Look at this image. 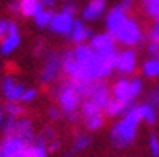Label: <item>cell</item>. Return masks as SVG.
Returning <instances> with one entry per match:
<instances>
[{
  "label": "cell",
  "instance_id": "23",
  "mask_svg": "<svg viewBox=\"0 0 159 157\" xmlns=\"http://www.w3.org/2000/svg\"><path fill=\"white\" fill-rule=\"evenodd\" d=\"M27 157H48V148L38 143H32L27 146Z\"/></svg>",
  "mask_w": 159,
  "mask_h": 157
},
{
  "label": "cell",
  "instance_id": "24",
  "mask_svg": "<svg viewBox=\"0 0 159 157\" xmlns=\"http://www.w3.org/2000/svg\"><path fill=\"white\" fill-rule=\"evenodd\" d=\"M88 145H90V137H87V135H77V137H76V140H74L73 149L70 151V155H71V154H76V152L84 151L85 148H88Z\"/></svg>",
  "mask_w": 159,
  "mask_h": 157
},
{
  "label": "cell",
  "instance_id": "6",
  "mask_svg": "<svg viewBox=\"0 0 159 157\" xmlns=\"http://www.w3.org/2000/svg\"><path fill=\"white\" fill-rule=\"evenodd\" d=\"M60 69H61V58H60L55 52H49V54L46 55L43 71H41V83H43V85L52 83V82L58 77Z\"/></svg>",
  "mask_w": 159,
  "mask_h": 157
},
{
  "label": "cell",
  "instance_id": "32",
  "mask_svg": "<svg viewBox=\"0 0 159 157\" xmlns=\"http://www.w3.org/2000/svg\"><path fill=\"white\" fill-rule=\"evenodd\" d=\"M150 42H159V25H154L148 33Z\"/></svg>",
  "mask_w": 159,
  "mask_h": 157
},
{
  "label": "cell",
  "instance_id": "39",
  "mask_svg": "<svg viewBox=\"0 0 159 157\" xmlns=\"http://www.w3.org/2000/svg\"><path fill=\"white\" fill-rule=\"evenodd\" d=\"M3 115H5V111H3L2 108H0V126L3 124Z\"/></svg>",
  "mask_w": 159,
  "mask_h": 157
},
{
  "label": "cell",
  "instance_id": "19",
  "mask_svg": "<svg viewBox=\"0 0 159 157\" xmlns=\"http://www.w3.org/2000/svg\"><path fill=\"white\" fill-rule=\"evenodd\" d=\"M52 17H54V13L51 11V10H41L33 19H35V24L38 25V27H49V24H51V20H52Z\"/></svg>",
  "mask_w": 159,
  "mask_h": 157
},
{
  "label": "cell",
  "instance_id": "27",
  "mask_svg": "<svg viewBox=\"0 0 159 157\" xmlns=\"http://www.w3.org/2000/svg\"><path fill=\"white\" fill-rule=\"evenodd\" d=\"M148 102L147 104H150L151 107H159V88H156V89H151V91L148 93Z\"/></svg>",
  "mask_w": 159,
  "mask_h": 157
},
{
  "label": "cell",
  "instance_id": "1",
  "mask_svg": "<svg viewBox=\"0 0 159 157\" xmlns=\"http://www.w3.org/2000/svg\"><path fill=\"white\" fill-rule=\"evenodd\" d=\"M142 116L139 111V105H131V108L125 113V118L121 121H118L113 129L110 130V140L112 143L118 146V148H125L129 146L137 133V126L140 123Z\"/></svg>",
  "mask_w": 159,
  "mask_h": 157
},
{
  "label": "cell",
  "instance_id": "10",
  "mask_svg": "<svg viewBox=\"0 0 159 157\" xmlns=\"http://www.w3.org/2000/svg\"><path fill=\"white\" fill-rule=\"evenodd\" d=\"M24 89H25L24 85L16 82L10 76L5 77L3 82H2V93H3V96H5V99L8 102H17V101H20L22 94H24Z\"/></svg>",
  "mask_w": 159,
  "mask_h": 157
},
{
  "label": "cell",
  "instance_id": "38",
  "mask_svg": "<svg viewBox=\"0 0 159 157\" xmlns=\"http://www.w3.org/2000/svg\"><path fill=\"white\" fill-rule=\"evenodd\" d=\"M131 2H132V0H121V8L125 10V11H128L129 10V7H131Z\"/></svg>",
  "mask_w": 159,
  "mask_h": 157
},
{
  "label": "cell",
  "instance_id": "26",
  "mask_svg": "<svg viewBox=\"0 0 159 157\" xmlns=\"http://www.w3.org/2000/svg\"><path fill=\"white\" fill-rule=\"evenodd\" d=\"M142 80L140 79H132L131 80V96H132V99H135L139 94H140V91H142Z\"/></svg>",
  "mask_w": 159,
  "mask_h": 157
},
{
  "label": "cell",
  "instance_id": "20",
  "mask_svg": "<svg viewBox=\"0 0 159 157\" xmlns=\"http://www.w3.org/2000/svg\"><path fill=\"white\" fill-rule=\"evenodd\" d=\"M139 111H140L142 120H145L148 124H154V123H156V110H154V107H151L150 104H142V105H139Z\"/></svg>",
  "mask_w": 159,
  "mask_h": 157
},
{
  "label": "cell",
  "instance_id": "22",
  "mask_svg": "<svg viewBox=\"0 0 159 157\" xmlns=\"http://www.w3.org/2000/svg\"><path fill=\"white\" fill-rule=\"evenodd\" d=\"M84 123H85V126H87L88 130H98V129H101L102 124H104V115H102V113H96V115H93V116L85 118Z\"/></svg>",
  "mask_w": 159,
  "mask_h": 157
},
{
  "label": "cell",
  "instance_id": "15",
  "mask_svg": "<svg viewBox=\"0 0 159 157\" xmlns=\"http://www.w3.org/2000/svg\"><path fill=\"white\" fill-rule=\"evenodd\" d=\"M131 105H134V104H126V102H121V101L113 98L107 102V105L104 107L102 111L106 116H118V115H125L131 108Z\"/></svg>",
  "mask_w": 159,
  "mask_h": 157
},
{
  "label": "cell",
  "instance_id": "12",
  "mask_svg": "<svg viewBox=\"0 0 159 157\" xmlns=\"http://www.w3.org/2000/svg\"><path fill=\"white\" fill-rule=\"evenodd\" d=\"M115 69L121 74H131L135 69V54L132 50H123L117 54Z\"/></svg>",
  "mask_w": 159,
  "mask_h": 157
},
{
  "label": "cell",
  "instance_id": "21",
  "mask_svg": "<svg viewBox=\"0 0 159 157\" xmlns=\"http://www.w3.org/2000/svg\"><path fill=\"white\" fill-rule=\"evenodd\" d=\"M3 111L8 115V118H20V115H24V107L17 102H7L3 107Z\"/></svg>",
  "mask_w": 159,
  "mask_h": 157
},
{
  "label": "cell",
  "instance_id": "17",
  "mask_svg": "<svg viewBox=\"0 0 159 157\" xmlns=\"http://www.w3.org/2000/svg\"><path fill=\"white\" fill-rule=\"evenodd\" d=\"M20 5V13L27 17H35L44 7L39 3V0H19Z\"/></svg>",
  "mask_w": 159,
  "mask_h": 157
},
{
  "label": "cell",
  "instance_id": "7",
  "mask_svg": "<svg viewBox=\"0 0 159 157\" xmlns=\"http://www.w3.org/2000/svg\"><path fill=\"white\" fill-rule=\"evenodd\" d=\"M73 25H74L73 16H70V14H66V13L61 11V13H58V14H54L51 24H49V28H51L54 33L70 36V35H71V30H73Z\"/></svg>",
  "mask_w": 159,
  "mask_h": 157
},
{
  "label": "cell",
  "instance_id": "18",
  "mask_svg": "<svg viewBox=\"0 0 159 157\" xmlns=\"http://www.w3.org/2000/svg\"><path fill=\"white\" fill-rule=\"evenodd\" d=\"M143 74L147 77H159V58H148L143 63Z\"/></svg>",
  "mask_w": 159,
  "mask_h": 157
},
{
  "label": "cell",
  "instance_id": "40",
  "mask_svg": "<svg viewBox=\"0 0 159 157\" xmlns=\"http://www.w3.org/2000/svg\"><path fill=\"white\" fill-rule=\"evenodd\" d=\"M156 25H159V16L156 17Z\"/></svg>",
  "mask_w": 159,
  "mask_h": 157
},
{
  "label": "cell",
  "instance_id": "31",
  "mask_svg": "<svg viewBox=\"0 0 159 157\" xmlns=\"http://www.w3.org/2000/svg\"><path fill=\"white\" fill-rule=\"evenodd\" d=\"M148 54L151 55V58H159V42L148 44Z\"/></svg>",
  "mask_w": 159,
  "mask_h": 157
},
{
  "label": "cell",
  "instance_id": "4",
  "mask_svg": "<svg viewBox=\"0 0 159 157\" xmlns=\"http://www.w3.org/2000/svg\"><path fill=\"white\" fill-rule=\"evenodd\" d=\"M113 39L120 41L125 46H134V44H139L142 39V32L139 24L134 19H128L123 27L117 32V35L113 36Z\"/></svg>",
  "mask_w": 159,
  "mask_h": 157
},
{
  "label": "cell",
  "instance_id": "29",
  "mask_svg": "<svg viewBox=\"0 0 159 157\" xmlns=\"http://www.w3.org/2000/svg\"><path fill=\"white\" fill-rule=\"evenodd\" d=\"M150 151H151L153 157H159V140L154 133L150 137Z\"/></svg>",
  "mask_w": 159,
  "mask_h": 157
},
{
  "label": "cell",
  "instance_id": "36",
  "mask_svg": "<svg viewBox=\"0 0 159 157\" xmlns=\"http://www.w3.org/2000/svg\"><path fill=\"white\" fill-rule=\"evenodd\" d=\"M10 10H11L13 13H20V5H19V0H16V2H13V3L10 5Z\"/></svg>",
  "mask_w": 159,
  "mask_h": 157
},
{
  "label": "cell",
  "instance_id": "25",
  "mask_svg": "<svg viewBox=\"0 0 159 157\" xmlns=\"http://www.w3.org/2000/svg\"><path fill=\"white\" fill-rule=\"evenodd\" d=\"M143 7L150 16H159V0H143Z\"/></svg>",
  "mask_w": 159,
  "mask_h": 157
},
{
  "label": "cell",
  "instance_id": "3",
  "mask_svg": "<svg viewBox=\"0 0 159 157\" xmlns=\"http://www.w3.org/2000/svg\"><path fill=\"white\" fill-rule=\"evenodd\" d=\"M55 96L58 98V102L63 108V111L66 115H71V113H76L77 111V107L80 104V98L79 94L73 89V86L70 85V82H65L61 83L60 86L55 88Z\"/></svg>",
  "mask_w": 159,
  "mask_h": 157
},
{
  "label": "cell",
  "instance_id": "14",
  "mask_svg": "<svg viewBox=\"0 0 159 157\" xmlns=\"http://www.w3.org/2000/svg\"><path fill=\"white\" fill-rule=\"evenodd\" d=\"M106 10V0H90L88 5L82 10L80 16L84 20H96L101 17V14Z\"/></svg>",
  "mask_w": 159,
  "mask_h": 157
},
{
  "label": "cell",
  "instance_id": "9",
  "mask_svg": "<svg viewBox=\"0 0 159 157\" xmlns=\"http://www.w3.org/2000/svg\"><path fill=\"white\" fill-rule=\"evenodd\" d=\"M128 20V16H126V11L118 5V7H115L110 13H109V16H107V19H106V24H107V33L113 38L117 35V32L123 27V24Z\"/></svg>",
  "mask_w": 159,
  "mask_h": 157
},
{
  "label": "cell",
  "instance_id": "16",
  "mask_svg": "<svg viewBox=\"0 0 159 157\" xmlns=\"http://www.w3.org/2000/svg\"><path fill=\"white\" fill-rule=\"evenodd\" d=\"M71 41L77 42V44H84L90 36H92V32H90L82 20H74V25H73V30H71Z\"/></svg>",
  "mask_w": 159,
  "mask_h": 157
},
{
  "label": "cell",
  "instance_id": "2",
  "mask_svg": "<svg viewBox=\"0 0 159 157\" xmlns=\"http://www.w3.org/2000/svg\"><path fill=\"white\" fill-rule=\"evenodd\" d=\"M3 133L5 135L19 137L29 145L35 142L33 124L27 118H8V121L3 124Z\"/></svg>",
  "mask_w": 159,
  "mask_h": 157
},
{
  "label": "cell",
  "instance_id": "13",
  "mask_svg": "<svg viewBox=\"0 0 159 157\" xmlns=\"http://www.w3.org/2000/svg\"><path fill=\"white\" fill-rule=\"evenodd\" d=\"M112 94L115 99L126 102V104H132V96H131V80L128 79H120L113 83L112 86Z\"/></svg>",
  "mask_w": 159,
  "mask_h": 157
},
{
  "label": "cell",
  "instance_id": "34",
  "mask_svg": "<svg viewBox=\"0 0 159 157\" xmlns=\"http://www.w3.org/2000/svg\"><path fill=\"white\" fill-rule=\"evenodd\" d=\"M76 11H77V8H76V5H66L65 8H63V13H66V14H70V16H74L76 14Z\"/></svg>",
  "mask_w": 159,
  "mask_h": 157
},
{
  "label": "cell",
  "instance_id": "28",
  "mask_svg": "<svg viewBox=\"0 0 159 157\" xmlns=\"http://www.w3.org/2000/svg\"><path fill=\"white\" fill-rule=\"evenodd\" d=\"M36 89L35 88H25L24 89V94H22V98H20V101L22 102H32L35 98H36Z\"/></svg>",
  "mask_w": 159,
  "mask_h": 157
},
{
  "label": "cell",
  "instance_id": "5",
  "mask_svg": "<svg viewBox=\"0 0 159 157\" xmlns=\"http://www.w3.org/2000/svg\"><path fill=\"white\" fill-rule=\"evenodd\" d=\"M27 146L22 138L14 135H5V138L0 143V151L3 157H27Z\"/></svg>",
  "mask_w": 159,
  "mask_h": 157
},
{
  "label": "cell",
  "instance_id": "11",
  "mask_svg": "<svg viewBox=\"0 0 159 157\" xmlns=\"http://www.w3.org/2000/svg\"><path fill=\"white\" fill-rule=\"evenodd\" d=\"M90 47L95 50V54H113V52H117L113 38L109 33H101V35L93 36L92 42H90Z\"/></svg>",
  "mask_w": 159,
  "mask_h": 157
},
{
  "label": "cell",
  "instance_id": "33",
  "mask_svg": "<svg viewBox=\"0 0 159 157\" xmlns=\"http://www.w3.org/2000/svg\"><path fill=\"white\" fill-rule=\"evenodd\" d=\"M58 148H60V142L55 138V140L49 142V145H48V152H55Z\"/></svg>",
  "mask_w": 159,
  "mask_h": 157
},
{
  "label": "cell",
  "instance_id": "37",
  "mask_svg": "<svg viewBox=\"0 0 159 157\" xmlns=\"http://www.w3.org/2000/svg\"><path fill=\"white\" fill-rule=\"evenodd\" d=\"M39 3L44 7V8H51V7H54V3H55V0H39Z\"/></svg>",
  "mask_w": 159,
  "mask_h": 157
},
{
  "label": "cell",
  "instance_id": "35",
  "mask_svg": "<svg viewBox=\"0 0 159 157\" xmlns=\"http://www.w3.org/2000/svg\"><path fill=\"white\" fill-rule=\"evenodd\" d=\"M48 113H49V118H51V120H58V118H60L58 110H57V108H54V107H51V108H49Z\"/></svg>",
  "mask_w": 159,
  "mask_h": 157
},
{
  "label": "cell",
  "instance_id": "30",
  "mask_svg": "<svg viewBox=\"0 0 159 157\" xmlns=\"http://www.w3.org/2000/svg\"><path fill=\"white\" fill-rule=\"evenodd\" d=\"M10 22L11 20H5V19H0V41H2L10 30Z\"/></svg>",
  "mask_w": 159,
  "mask_h": 157
},
{
  "label": "cell",
  "instance_id": "8",
  "mask_svg": "<svg viewBox=\"0 0 159 157\" xmlns=\"http://www.w3.org/2000/svg\"><path fill=\"white\" fill-rule=\"evenodd\" d=\"M20 44V33H19V28L16 25V22H10V30H8V35L0 41V54L3 55H10L13 54Z\"/></svg>",
  "mask_w": 159,
  "mask_h": 157
},
{
  "label": "cell",
  "instance_id": "41",
  "mask_svg": "<svg viewBox=\"0 0 159 157\" xmlns=\"http://www.w3.org/2000/svg\"><path fill=\"white\" fill-rule=\"evenodd\" d=\"M157 88H159V86H157Z\"/></svg>",
  "mask_w": 159,
  "mask_h": 157
}]
</instances>
